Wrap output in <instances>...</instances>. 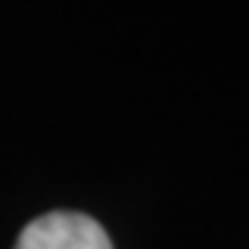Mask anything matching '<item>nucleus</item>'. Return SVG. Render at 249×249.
<instances>
[{
	"label": "nucleus",
	"mask_w": 249,
	"mask_h": 249,
	"mask_svg": "<svg viewBox=\"0 0 249 249\" xmlns=\"http://www.w3.org/2000/svg\"><path fill=\"white\" fill-rule=\"evenodd\" d=\"M13 249H113V243L88 213L52 211L26 223Z\"/></svg>",
	"instance_id": "f257e3e1"
}]
</instances>
